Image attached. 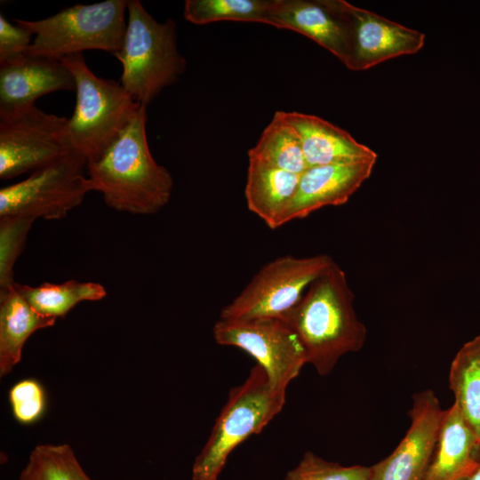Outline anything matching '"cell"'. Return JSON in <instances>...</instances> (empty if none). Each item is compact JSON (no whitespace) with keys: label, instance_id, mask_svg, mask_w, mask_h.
<instances>
[{"label":"cell","instance_id":"cell-28","mask_svg":"<svg viewBox=\"0 0 480 480\" xmlns=\"http://www.w3.org/2000/svg\"><path fill=\"white\" fill-rule=\"evenodd\" d=\"M32 32L11 23L0 13V64L26 53L32 43Z\"/></svg>","mask_w":480,"mask_h":480},{"label":"cell","instance_id":"cell-29","mask_svg":"<svg viewBox=\"0 0 480 480\" xmlns=\"http://www.w3.org/2000/svg\"><path fill=\"white\" fill-rule=\"evenodd\" d=\"M468 480H480V465Z\"/></svg>","mask_w":480,"mask_h":480},{"label":"cell","instance_id":"cell-23","mask_svg":"<svg viewBox=\"0 0 480 480\" xmlns=\"http://www.w3.org/2000/svg\"><path fill=\"white\" fill-rule=\"evenodd\" d=\"M274 0H187L183 15L196 25L230 20L268 24Z\"/></svg>","mask_w":480,"mask_h":480},{"label":"cell","instance_id":"cell-16","mask_svg":"<svg viewBox=\"0 0 480 480\" xmlns=\"http://www.w3.org/2000/svg\"><path fill=\"white\" fill-rule=\"evenodd\" d=\"M480 465V439L455 403L444 410L431 462L422 480L470 476Z\"/></svg>","mask_w":480,"mask_h":480},{"label":"cell","instance_id":"cell-19","mask_svg":"<svg viewBox=\"0 0 480 480\" xmlns=\"http://www.w3.org/2000/svg\"><path fill=\"white\" fill-rule=\"evenodd\" d=\"M300 174L249 160L244 196L248 209L271 229L294 196Z\"/></svg>","mask_w":480,"mask_h":480},{"label":"cell","instance_id":"cell-20","mask_svg":"<svg viewBox=\"0 0 480 480\" xmlns=\"http://www.w3.org/2000/svg\"><path fill=\"white\" fill-rule=\"evenodd\" d=\"M248 157L300 175L308 168L300 136L281 110L275 112L256 145L248 151Z\"/></svg>","mask_w":480,"mask_h":480},{"label":"cell","instance_id":"cell-6","mask_svg":"<svg viewBox=\"0 0 480 480\" xmlns=\"http://www.w3.org/2000/svg\"><path fill=\"white\" fill-rule=\"evenodd\" d=\"M128 0L76 4L38 20H14L35 37L26 53L60 60L86 50L114 55L124 43Z\"/></svg>","mask_w":480,"mask_h":480},{"label":"cell","instance_id":"cell-1","mask_svg":"<svg viewBox=\"0 0 480 480\" xmlns=\"http://www.w3.org/2000/svg\"><path fill=\"white\" fill-rule=\"evenodd\" d=\"M146 124L147 107L141 106L101 156L86 164L93 191L117 212L155 214L172 196V176L153 157Z\"/></svg>","mask_w":480,"mask_h":480},{"label":"cell","instance_id":"cell-26","mask_svg":"<svg viewBox=\"0 0 480 480\" xmlns=\"http://www.w3.org/2000/svg\"><path fill=\"white\" fill-rule=\"evenodd\" d=\"M369 476L370 467L343 466L308 451L284 480H368Z\"/></svg>","mask_w":480,"mask_h":480},{"label":"cell","instance_id":"cell-18","mask_svg":"<svg viewBox=\"0 0 480 480\" xmlns=\"http://www.w3.org/2000/svg\"><path fill=\"white\" fill-rule=\"evenodd\" d=\"M55 322V318L39 314L29 305L16 282L0 289V376H6L19 364L23 347L35 332Z\"/></svg>","mask_w":480,"mask_h":480},{"label":"cell","instance_id":"cell-9","mask_svg":"<svg viewBox=\"0 0 480 480\" xmlns=\"http://www.w3.org/2000/svg\"><path fill=\"white\" fill-rule=\"evenodd\" d=\"M74 152L68 118L36 105L0 115V178L33 172Z\"/></svg>","mask_w":480,"mask_h":480},{"label":"cell","instance_id":"cell-14","mask_svg":"<svg viewBox=\"0 0 480 480\" xmlns=\"http://www.w3.org/2000/svg\"><path fill=\"white\" fill-rule=\"evenodd\" d=\"M353 36L348 68L364 70L401 55L413 54L424 45L425 35L371 11L346 3Z\"/></svg>","mask_w":480,"mask_h":480},{"label":"cell","instance_id":"cell-2","mask_svg":"<svg viewBox=\"0 0 480 480\" xmlns=\"http://www.w3.org/2000/svg\"><path fill=\"white\" fill-rule=\"evenodd\" d=\"M355 295L336 263L308 286L284 319L298 335L320 376L330 374L344 355L359 351L367 332L354 308Z\"/></svg>","mask_w":480,"mask_h":480},{"label":"cell","instance_id":"cell-11","mask_svg":"<svg viewBox=\"0 0 480 480\" xmlns=\"http://www.w3.org/2000/svg\"><path fill=\"white\" fill-rule=\"evenodd\" d=\"M443 413L433 390L415 393L409 429L390 455L370 467L368 480H422L435 452Z\"/></svg>","mask_w":480,"mask_h":480},{"label":"cell","instance_id":"cell-25","mask_svg":"<svg viewBox=\"0 0 480 480\" xmlns=\"http://www.w3.org/2000/svg\"><path fill=\"white\" fill-rule=\"evenodd\" d=\"M35 220L25 216L0 217V289L15 283L13 268Z\"/></svg>","mask_w":480,"mask_h":480},{"label":"cell","instance_id":"cell-7","mask_svg":"<svg viewBox=\"0 0 480 480\" xmlns=\"http://www.w3.org/2000/svg\"><path fill=\"white\" fill-rule=\"evenodd\" d=\"M87 161L71 152L33 172L25 180L0 189V217L25 216L61 220L93 191L84 174Z\"/></svg>","mask_w":480,"mask_h":480},{"label":"cell","instance_id":"cell-10","mask_svg":"<svg viewBox=\"0 0 480 480\" xmlns=\"http://www.w3.org/2000/svg\"><path fill=\"white\" fill-rule=\"evenodd\" d=\"M213 337L218 344L238 348L252 356L278 391L286 392L307 364L298 335L280 317L219 318L213 326Z\"/></svg>","mask_w":480,"mask_h":480},{"label":"cell","instance_id":"cell-30","mask_svg":"<svg viewBox=\"0 0 480 480\" xmlns=\"http://www.w3.org/2000/svg\"><path fill=\"white\" fill-rule=\"evenodd\" d=\"M469 476H464V477H460L459 479H456V480H468Z\"/></svg>","mask_w":480,"mask_h":480},{"label":"cell","instance_id":"cell-22","mask_svg":"<svg viewBox=\"0 0 480 480\" xmlns=\"http://www.w3.org/2000/svg\"><path fill=\"white\" fill-rule=\"evenodd\" d=\"M16 286L36 312L55 319L64 317L80 302L100 300L107 295L102 284L76 280L61 284L44 282L38 286L16 283Z\"/></svg>","mask_w":480,"mask_h":480},{"label":"cell","instance_id":"cell-21","mask_svg":"<svg viewBox=\"0 0 480 480\" xmlns=\"http://www.w3.org/2000/svg\"><path fill=\"white\" fill-rule=\"evenodd\" d=\"M448 380L454 403L480 439V333L456 353Z\"/></svg>","mask_w":480,"mask_h":480},{"label":"cell","instance_id":"cell-27","mask_svg":"<svg viewBox=\"0 0 480 480\" xmlns=\"http://www.w3.org/2000/svg\"><path fill=\"white\" fill-rule=\"evenodd\" d=\"M9 401L14 418L24 425L37 421L45 411L44 390L34 379L14 384L9 391Z\"/></svg>","mask_w":480,"mask_h":480},{"label":"cell","instance_id":"cell-15","mask_svg":"<svg viewBox=\"0 0 480 480\" xmlns=\"http://www.w3.org/2000/svg\"><path fill=\"white\" fill-rule=\"evenodd\" d=\"M59 91H75L74 77L60 60L24 53L0 64V115L32 107Z\"/></svg>","mask_w":480,"mask_h":480},{"label":"cell","instance_id":"cell-5","mask_svg":"<svg viewBox=\"0 0 480 480\" xmlns=\"http://www.w3.org/2000/svg\"><path fill=\"white\" fill-rule=\"evenodd\" d=\"M285 395L272 387L260 365H254L246 380L230 389L194 460L191 480H218L230 453L248 437L260 434L283 410Z\"/></svg>","mask_w":480,"mask_h":480},{"label":"cell","instance_id":"cell-3","mask_svg":"<svg viewBox=\"0 0 480 480\" xmlns=\"http://www.w3.org/2000/svg\"><path fill=\"white\" fill-rule=\"evenodd\" d=\"M114 56L122 64L120 84L145 107L175 83L187 66L178 49L175 21H156L140 0H128L124 43Z\"/></svg>","mask_w":480,"mask_h":480},{"label":"cell","instance_id":"cell-17","mask_svg":"<svg viewBox=\"0 0 480 480\" xmlns=\"http://www.w3.org/2000/svg\"><path fill=\"white\" fill-rule=\"evenodd\" d=\"M298 132L308 167L377 159V154L348 132L313 115L285 112Z\"/></svg>","mask_w":480,"mask_h":480},{"label":"cell","instance_id":"cell-13","mask_svg":"<svg viewBox=\"0 0 480 480\" xmlns=\"http://www.w3.org/2000/svg\"><path fill=\"white\" fill-rule=\"evenodd\" d=\"M375 163L367 160L308 167L300 174L296 193L282 213L278 228L323 207L347 203L371 176Z\"/></svg>","mask_w":480,"mask_h":480},{"label":"cell","instance_id":"cell-4","mask_svg":"<svg viewBox=\"0 0 480 480\" xmlns=\"http://www.w3.org/2000/svg\"><path fill=\"white\" fill-rule=\"evenodd\" d=\"M71 72L76 95L73 115L68 118V133L74 152L87 164L99 159L129 124L141 105L122 84L97 76L83 53L60 60Z\"/></svg>","mask_w":480,"mask_h":480},{"label":"cell","instance_id":"cell-24","mask_svg":"<svg viewBox=\"0 0 480 480\" xmlns=\"http://www.w3.org/2000/svg\"><path fill=\"white\" fill-rule=\"evenodd\" d=\"M18 480H92L67 444H39L31 452Z\"/></svg>","mask_w":480,"mask_h":480},{"label":"cell","instance_id":"cell-8","mask_svg":"<svg viewBox=\"0 0 480 480\" xmlns=\"http://www.w3.org/2000/svg\"><path fill=\"white\" fill-rule=\"evenodd\" d=\"M335 261L327 254L276 258L260 268L244 290L220 315V319L283 317L308 286Z\"/></svg>","mask_w":480,"mask_h":480},{"label":"cell","instance_id":"cell-12","mask_svg":"<svg viewBox=\"0 0 480 480\" xmlns=\"http://www.w3.org/2000/svg\"><path fill=\"white\" fill-rule=\"evenodd\" d=\"M343 0H274L268 24L302 34L347 68L353 52L352 27Z\"/></svg>","mask_w":480,"mask_h":480}]
</instances>
